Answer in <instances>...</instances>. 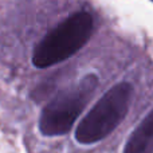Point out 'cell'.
Instances as JSON below:
<instances>
[{"mask_svg":"<svg viewBox=\"0 0 153 153\" xmlns=\"http://www.w3.org/2000/svg\"><path fill=\"white\" fill-rule=\"evenodd\" d=\"M94 20L86 11L70 15L51 30L36 46L32 63L38 69H47L78 53L91 38Z\"/></svg>","mask_w":153,"mask_h":153,"instance_id":"6da1fadb","label":"cell"},{"mask_svg":"<svg viewBox=\"0 0 153 153\" xmlns=\"http://www.w3.org/2000/svg\"><path fill=\"white\" fill-rule=\"evenodd\" d=\"M133 95L129 82H120L108 90L81 120L75 129V140L91 145L106 138L126 117Z\"/></svg>","mask_w":153,"mask_h":153,"instance_id":"7a4b0ae2","label":"cell"},{"mask_svg":"<svg viewBox=\"0 0 153 153\" xmlns=\"http://www.w3.org/2000/svg\"><path fill=\"white\" fill-rule=\"evenodd\" d=\"M98 76L87 74L78 82L62 89L45 106L39 118V130L43 136H63L73 128L98 87Z\"/></svg>","mask_w":153,"mask_h":153,"instance_id":"3957f363","label":"cell"},{"mask_svg":"<svg viewBox=\"0 0 153 153\" xmlns=\"http://www.w3.org/2000/svg\"><path fill=\"white\" fill-rule=\"evenodd\" d=\"M124 153H153V109L128 138Z\"/></svg>","mask_w":153,"mask_h":153,"instance_id":"277c9868","label":"cell"}]
</instances>
